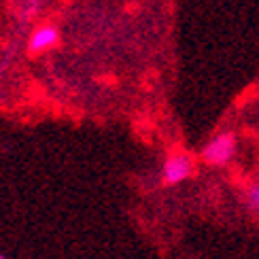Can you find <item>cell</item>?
I'll list each match as a JSON object with an SVG mask.
<instances>
[{
    "mask_svg": "<svg viewBox=\"0 0 259 259\" xmlns=\"http://www.w3.org/2000/svg\"><path fill=\"white\" fill-rule=\"evenodd\" d=\"M236 155V136L230 132H221L210 138L202 149V159L210 166H225Z\"/></svg>",
    "mask_w": 259,
    "mask_h": 259,
    "instance_id": "cell-1",
    "label": "cell"
},
{
    "mask_svg": "<svg viewBox=\"0 0 259 259\" xmlns=\"http://www.w3.org/2000/svg\"><path fill=\"white\" fill-rule=\"evenodd\" d=\"M13 5L17 7V13L21 15V19H30L42 9L45 0H13Z\"/></svg>",
    "mask_w": 259,
    "mask_h": 259,
    "instance_id": "cell-4",
    "label": "cell"
},
{
    "mask_svg": "<svg viewBox=\"0 0 259 259\" xmlns=\"http://www.w3.org/2000/svg\"><path fill=\"white\" fill-rule=\"evenodd\" d=\"M60 40V32L56 26L51 24H42L32 30V34L28 38V49L32 53H45L49 49H53Z\"/></svg>",
    "mask_w": 259,
    "mask_h": 259,
    "instance_id": "cell-3",
    "label": "cell"
},
{
    "mask_svg": "<svg viewBox=\"0 0 259 259\" xmlns=\"http://www.w3.org/2000/svg\"><path fill=\"white\" fill-rule=\"evenodd\" d=\"M193 175V157L187 153H175L164 161L161 177L166 185H179Z\"/></svg>",
    "mask_w": 259,
    "mask_h": 259,
    "instance_id": "cell-2",
    "label": "cell"
},
{
    "mask_svg": "<svg viewBox=\"0 0 259 259\" xmlns=\"http://www.w3.org/2000/svg\"><path fill=\"white\" fill-rule=\"evenodd\" d=\"M246 204H249V208L259 214V185H251L249 191H246Z\"/></svg>",
    "mask_w": 259,
    "mask_h": 259,
    "instance_id": "cell-5",
    "label": "cell"
},
{
    "mask_svg": "<svg viewBox=\"0 0 259 259\" xmlns=\"http://www.w3.org/2000/svg\"><path fill=\"white\" fill-rule=\"evenodd\" d=\"M0 259H5V257H0Z\"/></svg>",
    "mask_w": 259,
    "mask_h": 259,
    "instance_id": "cell-6",
    "label": "cell"
}]
</instances>
